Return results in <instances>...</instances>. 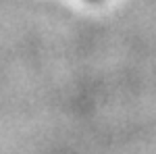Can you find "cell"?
<instances>
[{
    "mask_svg": "<svg viewBox=\"0 0 156 154\" xmlns=\"http://www.w3.org/2000/svg\"><path fill=\"white\" fill-rule=\"evenodd\" d=\"M92 2H98V0H92Z\"/></svg>",
    "mask_w": 156,
    "mask_h": 154,
    "instance_id": "6da1fadb",
    "label": "cell"
}]
</instances>
